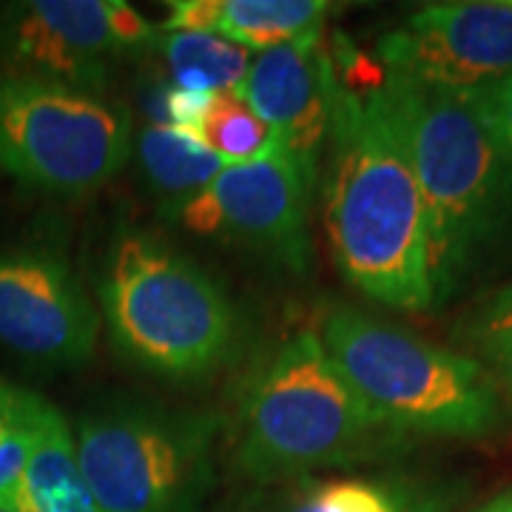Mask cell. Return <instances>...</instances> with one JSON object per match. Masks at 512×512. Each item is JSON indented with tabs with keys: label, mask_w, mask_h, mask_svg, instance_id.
<instances>
[{
	"label": "cell",
	"mask_w": 512,
	"mask_h": 512,
	"mask_svg": "<svg viewBox=\"0 0 512 512\" xmlns=\"http://www.w3.org/2000/svg\"><path fill=\"white\" fill-rule=\"evenodd\" d=\"M325 231L356 291L399 311H427L439 293L430 220L382 80H336L330 117Z\"/></svg>",
	"instance_id": "obj_1"
},
{
	"label": "cell",
	"mask_w": 512,
	"mask_h": 512,
	"mask_svg": "<svg viewBox=\"0 0 512 512\" xmlns=\"http://www.w3.org/2000/svg\"><path fill=\"white\" fill-rule=\"evenodd\" d=\"M382 86L427 205L441 296L507 217L512 160L478 94L430 89L393 74H384Z\"/></svg>",
	"instance_id": "obj_2"
},
{
	"label": "cell",
	"mask_w": 512,
	"mask_h": 512,
	"mask_svg": "<svg viewBox=\"0 0 512 512\" xmlns=\"http://www.w3.org/2000/svg\"><path fill=\"white\" fill-rule=\"evenodd\" d=\"M390 430L333 365L316 333H296L245 393L237 464L271 481L365 458Z\"/></svg>",
	"instance_id": "obj_3"
},
{
	"label": "cell",
	"mask_w": 512,
	"mask_h": 512,
	"mask_svg": "<svg viewBox=\"0 0 512 512\" xmlns=\"http://www.w3.org/2000/svg\"><path fill=\"white\" fill-rule=\"evenodd\" d=\"M322 348L390 433L484 436L501 424L493 373L353 308L322 322Z\"/></svg>",
	"instance_id": "obj_4"
},
{
	"label": "cell",
	"mask_w": 512,
	"mask_h": 512,
	"mask_svg": "<svg viewBox=\"0 0 512 512\" xmlns=\"http://www.w3.org/2000/svg\"><path fill=\"white\" fill-rule=\"evenodd\" d=\"M100 299L114 345L168 379H197L234 348L237 316L225 293L148 234L114 242Z\"/></svg>",
	"instance_id": "obj_5"
},
{
	"label": "cell",
	"mask_w": 512,
	"mask_h": 512,
	"mask_svg": "<svg viewBox=\"0 0 512 512\" xmlns=\"http://www.w3.org/2000/svg\"><path fill=\"white\" fill-rule=\"evenodd\" d=\"M131 151L128 114L97 94L23 74L0 77V168L20 183L80 197Z\"/></svg>",
	"instance_id": "obj_6"
},
{
	"label": "cell",
	"mask_w": 512,
	"mask_h": 512,
	"mask_svg": "<svg viewBox=\"0 0 512 512\" xmlns=\"http://www.w3.org/2000/svg\"><path fill=\"white\" fill-rule=\"evenodd\" d=\"M208 441L202 419L92 416L77 424L74 453L106 512H197Z\"/></svg>",
	"instance_id": "obj_7"
},
{
	"label": "cell",
	"mask_w": 512,
	"mask_h": 512,
	"mask_svg": "<svg viewBox=\"0 0 512 512\" xmlns=\"http://www.w3.org/2000/svg\"><path fill=\"white\" fill-rule=\"evenodd\" d=\"M126 0H26L0 15V57L12 74L83 92L106 83V60L154 40Z\"/></svg>",
	"instance_id": "obj_8"
},
{
	"label": "cell",
	"mask_w": 512,
	"mask_h": 512,
	"mask_svg": "<svg viewBox=\"0 0 512 512\" xmlns=\"http://www.w3.org/2000/svg\"><path fill=\"white\" fill-rule=\"evenodd\" d=\"M313 180L282 148L254 163L225 165L174 214L188 231L225 237L302 271L311 259L308 205Z\"/></svg>",
	"instance_id": "obj_9"
},
{
	"label": "cell",
	"mask_w": 512,
	"mask_h": 512,
	"mask_svg": "<svg viewBox=\"0 0 512 512\" xmlns=\"http://www.w3.org/2000/svg\"><path fill=\"white\" fill-rule=\"evenodd\" d=\"M379 60L419 86L487 92L512 77V3H430L382 37Z\"/></svg>",
	"instance_id": "obj_10"
},
{
	"label": "cell",
	"mask_w": 512,
	"mask_h": 512,
	"mask_svg": "<svg viewBox=\"0 0 512 512\" xmlns=\"http://www.w3.org/2000/svg\"><path fill=\"white\" fill-rule=\"evenodd\" d=\"M100 316L63 256L43 245L0 248V345L29 362L92 359Z\"/></svg>",
	"instance_id": "obj_11"
},
{
	"label": "cell",
	"mask_w": 512,
	"mask_h": 512,
	"mask_svg": "<svg viewBox=\"0 0 512 512\" xmlns=\"http://www.w3.org/2000/svg\"><path fill=\"white\" fill-rule=\"evenodd\" d=\"M336 80V57L322 29H316L259 52L237 89L245 106L274 131L279 148L291 154L311 180L319 151L328 143Z\"/></svg>",
	"instance_id": "obj_12"
},
{
	"label": "cell",
	"mask_w": 512,
	"mask_h": 512,
	"mask_svg": "<svg viewBox=\"0 0 512 512\" xmlns=\"http://www.w3.org/2000/svg\"><path fill=\"white\" fill-rule=\"evenodd\" d=\"M9 404L29 441L20 512H106L89 490L74 453V433L55 404L6 384Z\"/></svg>",
	"instance_id": "obj_13"
},
{
	"label": "cell",
	"mask_w": 512,
	"mask_h": 512,
	"mask_svg": "<svg viewBox=\"0 0 512 512\" xmlns=\"http://www.w3.org/2000/svg\"><path fill=\"white\" fill-rule=\"evenodd\" d=\"M137 151L148 183L168 205L171 217L225 168V163L202 140L185 137L165 126H148L140 134Z\"/></svg>",
	"instance_id": "obj_14"
},
{
	"label": "cell",
	"mask_w": 512,
	"mask_h": 512,
	"mask_svg": "<svg viewBox=\"0 0 512 512\" xmlns=\"http://www.w3.org/2000/svg\"><path fill=\"white\" fill-rule=\"evenodd\" d=\"M328 0H222L214 35L265 52L325 29Z\"/></svg>",
	"instance_id": "obj_15"
},
{
	"label": "cell",
	"mask_w": 512,
	"mask_h": 512,
	"mask_svg": "<svg viewBox=\"0 0 512 512\" xmlns=\"http://www.w3.org/2000/svg\"><path fill=\"white\" fill-rule=\"evenodd\" d=\"M160 52L174 86L191 92H237L254 55L211 32H163Z\"/></svg>",
	"instance_id": "obj_16"
},
{
	"label": "cell",
	"mask_w": 512,
	"mask_h": 512,
	"mask_svg": "<svg viewBox=\"0 0 512 512\" xmlns=\"http://www.w3.org/2000/svg\"><path fill=\"white\" fill-rule=\"evenodd\" d=\"M202 143L225 165H242L271 157L279 151V140L237 92L217 94L214 109L202 128Z\"/></svg>",
	"instance_id": "obj_17"
},
{
	"label": "cell",
	"mask_w": 512,
	"mask_h": 512,
	"mask_svg": "<svg viewBox=\"0 0 512 512\" xmlns=\"http://www.w3.org/2000/svg\"><path fill=\"white\" fill-rule=\"evenodd\" d=\"M282 512H416L410 498L379 481L336 478L316 484Z\"/></svg>",
	"instance_id": "obj_18"
},
{
	"label": "cell",
	"mask_w": 512,
	"mask_h": 512,
	"mask_svg": "<svg viewBox=\"0 0 512 512\" xmlns=\"http://www.w3.org/2000/svg\"><path fill=\"white\" fill-rule=\"evenodd\" d=\"M29 456V441L6 396V382H0V504L18 507L23 493V470Z\"/></svg>",
	"instance_id": "obj_19"
},
{
	"label": "cell",
	"mask_w": 512,
	"mask_h": 512,
	"mask_svg": "<svg viewBox=\"0 0 512 512\" xmlns=\"http://www.w3.org/2000/svg\"><path fill=\"white\" fill-rule=\"evenodd\" d=\"M165 100V128H174L185 137H194V140H202V128H205V120L214 109V100L217 94L208 92H191V89H168L163 92Z\"/></svg>",
	"instance_id": "obj_20"
},
{
	"label": "cell",
	"mask_w": 512,
	"mask_h": 512,
	"mask_svg": "<svg viewBox=\"0 0 512 512\" xmlns=\"http://www.w3.org/2000/svg\"><path fill=\"white\" fill-rule=\"evenodd\" d=\"M467 336L476 339L481 348L512 339V285L487 299L467 325Z\"/></svg>",
	"instance_id": "obj_21"
},
{
	"label": "cell",
	"mask_w": 512,
	"mask_h": 512,
	"mask_svg": "<svg viewBox=\"0 0 512 512\" xmlns=\"http://www.w3.org/2000/svg\"><path fill=\"white\" fill-rule=\"evenodd\" d=\"M222 0H171L160 32H211L217 29Z\"/></svg>",
	"instance_id": "obj_22"
},
{
	"label": "cell",
	"mask_w": 512,
	"mask_h": 512,
	"mask_svg": "<svg viewBox=\"0 0 512 512\" xmlns=\"http://www.w3.org/2000/svg\"><path fill=\"white\" fill-rule=\"evenodd\" d=\"M478 97H481V106L487 111L501 146L507 148L512 160V77H507L504 83H498L487 92H481Z\"/></svg>",
	"instance_id": "obj_23"
},
{
	"label": "cell",
	"mask_w": 512,
	"mask_h": 512,
	"mask_svg": "<svg viewBox=\"0 0 512 512\" xmlns=\"http://www.w3.org/2000/svg\"><path fill=\"white\" fill-rule=\"evenodd\" d=\"M490 365H493V379L498 384V393H504L512 404V339L510 342H498L484 348Z\"/></svg>",
	"instance_id": "obj_24"
},
{
	"label": "cell",
	"mask_w": 512,
	"mask_h": 512,
	"mask_svg": "<svg viewBox=\"0 0 512 512\" xmlns=\"http://www.w3.org/2000/svg\"><path fill=\"white\" fill-rule=\"evenodd\" d=\"M478 512H512V490L510 493L498 495L495 501H490L487 507H481Z\"/></svg>",
	"instance_id": "obj_25"
},
{
	"label": "cell",
	"mask_w": 512,
	"mask_h": 512,
	"mask_svg": "<svg viewBox=\"0 0 512 512\" xmlns=\"http://www.w3.org/2000/svg\"><path fill=\"white\" fill-rule=\"evenodd\" d=\"M0 512H20L18 507H6V504H0Z\"/></svg>",
	"instance_id": "obj_26"
},
{
	"label": "cell",
	"mask_w": 512,
	"mask_h": 512,
	"mask_svg": "<svg viewBox=\"0 0 512 512\" xmlns=\"http://www.w3.org/2000/svg\"><path fill=\"white\" fill-rule=\"evenodd\" d=\"M510 3H512V0H510Z\"/></svg>",
	"instance_id": "obj_27"
}]
</instances>
